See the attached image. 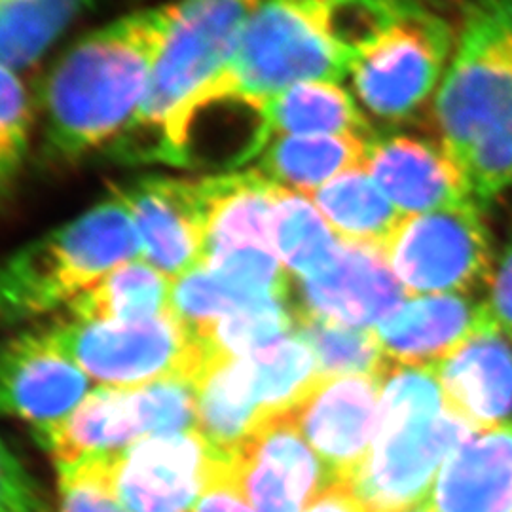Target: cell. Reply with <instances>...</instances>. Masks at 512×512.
I'll return each mask as SVG.
<instances>
[{
    "label": "cell",
    "instance_id": "6da1fadb",
    "mask_svg": "<svg viewBox=\"0 0 512 512\" xmlns=\"http://www.w3.org/2000/svg\"><path fill=\"white\" fill-rule=\"evenodd\" d=\"M177 16V2L137 10L78 40L48 76L44 148L74 162L118 141L133 122Z\"/></svg>",
    "mask_w": 512,
    "mask_h": 512
},
{
    "label": "cell",
    "instance_id": "7a4b0ae2",
    "mask_svg": "<svg viewBox=\"0 0 512 512\" xmlns=\"http://www.w3.org/2000/svg\"><path fill=\"white\" fill-rule=\"evenodd\" d=\"M435 120L482 209L512 188V0L465 2Z\"/></svg>",
    "mask_w": 512,
    "mask_h": 512
},
{
    "label": "cell",
    "instance_id": "3957f363",
    "mask_svg": "<svg viewBox=\"0 0 512 512\" xmlns=\"http://www.w3.org/2000/svg\"><path fill=\"white\" fill-rule=\"evenodd\" d=\"M260 0H179L143 105L116 141L124 162L190 165L188 114L232 61Z\"/></svg>",
    "mask_w": 512,
    "mask_h": 512
},
{
    "label": "cell",
    "instance_id": "277c9868",
    "mask_svg": "<svg viewBox=\"0 0 512 512\" xmlns=\"http://www.w3.org/2000/svg\"><path fill=\"white\" fill-rule=\"evenodd\" d=\"M351 63L353 57L330 31L321 0H260L232 61L196 97L188 114V137L203 110L222 103L253 110L296 84H340Z\"/></svg>",
    "mask_w": 512,
    "mask_h": 512
},
{
    "label": "cell",
    "instance_id": "5b68a950",
    "mask_svg": "<svg viewBox=\"0 0 512 512\" xmlns=\"http://www.w3.org/2000/svg\"><path fill=\"white\" fill-rule=\"evenodd\" d=\"M141 256L120 196L18 249L0 262V325H16L92 289L110 270Z\"/></svg>",
    "mask_w": 512,
    "mask_h": 512
},
{
    "label": "cell",
    "instance_id": "8992f818",
    "mask_svg": "<svg viewBox=\"0 0 512 512\" xmlns=\"http://www.w3.org/2000/svg\"><path fill=\"white\" fill-rule=\"evenodd\" d=\"M48 336L90 380L114 389L171 378L196 384L213 363L202 340L169 310L139 323L71 321Z\"/></svg>",
    "mask_w": 512,
    "mask_h": 512
},
{
    "label": "cell",
    "instance_id": "52a82bcc",
    "mask_svg": "<svg viewBox=\"0 0 512 512\" xmlns=\"http://www.w3.org/2000/svg\"><path fill=\"white\" fill-rule=\"evenodd\" d=\"M452 52V29L416 0L351 63L355 99L370 114L410 118L437 92Z\"/></svg>",
    "mask_w": 512,
    "mask_h": 512
},
{
    "label": "cell",
    "instance_id": "ba28073f",
    "mask_svg": "<svg viewBox=\"0 0 512 512\" xmlns=\"http://www.w3.org/2000/svg\"><path fill=\"white\" fill-rule=\"evenodd\" d=\"M382 251L408 296L469 294L494 275L492 236L478 203L404 217Z\"/></svg>",
    "mask_w": 512,
    "mask_h": 512
},
{
    "label": "cell",
    "instance_id": "9c48e42d",
    "mask_svg": "<svg viewBox=\"0 0 512 512\" xmlns=\"http://www.w3.org/2000/svg\"><path fill=\"white\" fill-rule=\"evenodd\" d=\"M452 414L380 423L372 450L349 486L368 512H406L427 501L442 465L475 435Z\"/></svg>",
    "mask_w": 512,
    "mask_h": 512
},
{
    "label": "cell",
    "instance_id": "30bf717a",
    "mask_svg": "<svg viewBox=\"0 0 512 512\" xmlns=\"http://www.w3.org/2000/svg\"><path fill=\"white\" fill-rule=\"evenodd\" d=\"M224 459L230 480L256 512H304L334 486L291 412L262 421Z\"/></svg>",
    "mask_w": 512,
    "mask_h": 512
},
{
    "label": "cell",
    "instance_id": "8fae6325",
    "mask_svg": "<svg viewBox=\"0 0 512 512\" xmlns=\"http://www.w3.org/2000/svg\"><path fill=\"white\" fill-rule=\"evenodd\" d=\"M198 431L137 440L114 454V486L128 512H190L220 461Z\"/></svg>",
    "mask_w": 512,
    "mask_h": 512
},
{
    "label": "cell",
    "instance_id": "7c38bea8",
    "mask_svg": "<svg viewBox=\"0 0 512 512\" xmlns=\"http://www.w3.org/2000/svg\"><path fill=\"white\" fill-rule=\"evenodd\" d=\"M302 437L327 467L332 484H348L365 465L380 423V378H321L291 410Z\"/></svg>",
    "mask_w": 512,
    "mask_h": 512
},
{
    "label": "cell",
    "instance_id": "4fadbf2b",
    "mask_svg": "<svg viewBox=\"0 0 512 512\" xmlns=\"http://www.w3.org/2000/svg\"><path fill=\"white\" fill-rule=\"evenodd\" d=\"M128 205L141 258L171 281L200 268L207 243L203 179L145 177L118 194Z\"/></svg>",
    "mask_w": 512,
    "mask_h": 512
},
{
    "label": "cell",
    "instance_id": "5bb4252c",
    "mask_svg": "<svg viewBox=\"0 0 512 512\" xmlns=\"http://www.w3.org/2000/svg\"><path fill=\"white\" fill-rule=\"evenodd\" d=\"M90 378L46 334L0 344V416L27 421L37 433L67 418L88 395Z\"/></svg>",
    "mask_w": 512,
    "mask_h": 512
},
{
    "label": "cell",
    "instance_id": "9a60e30c",
    "mask_svg": "<svg viewBox=\"0 0 512 512\" xmlns=\"http://www.w3.org/2000/svg\"><path fill=\"white\" fill-rule=\"evenodd\" d=\"M363 165L404 217L476 203L463 167L442 141L403 133L370 137Z\"/></svg>",
    "mask_w": 512,
    "mask_h": 512
},
{
    "label": "cell",
    "instance_id": "2e32d148",
    "mask_svg": "<svg viewBox=\"0 0 512 512\" xmlns=\"http://www.w3.org/2000/svg\"><path fill=\"white\" fill-rule=\"evenodd\" d=\"M296 289L294 310L361 329H376L410 298L382 249L344 241L329 268Z\"/></svg>",
    "mask_w": 512,
    "mask_h": 512
},
{
    "label": "cell",
    "instance_id": "e0dca14e",
    "mask_svg": "<svg viewBox=\"0 0 512 512\" xmlns=\"http://www.w3.org/2000/svg\"><path fill=\"white\" fill-rule=\"evenodd\" d=\"M385 357L397 365L429 366L448 359L478 334L503 330L471 294L410 296L376 327Z\"/></svg>",
    "mask_w": 512,
    "mask_h": 512
},
{
    "label": "cell",
    "instance_id": "ac0fdd59",
    "mask_svg": "<svg viewBox=\"0 0 512 512\" xmlns=\"http://www.w3.org/2000/svg\"><path fill=\"white\" fill-rule=\"evenodd\" d=\"M435 370L448 410L476 431L512 423V334H478Z\"/></svg>",
    "mask_w": 512,
    "mask_h": 512
},
{
    "label": "cell",
    "instance_id": "d6986e66",
    "mask_svg": "<svg viewBox=\"0 0 512 512\" xmlns=\"http://www.w3.org/2000/svg\"><path fill=\"white\" fill-rule=\"evenodd\" d=\"M425 503L435 512H512V423L465 440Z\"/></svg>",
    "mask_w": 512,
    "mask_h": 512
},
{
    "label": "cell",
    "instance_id": "ffe728a7",
    "mask_svg": "<svg viewBox=\"0 0 512 512\" xmlns=\"http://www.w3.org/2000/svg\"><path fill=\"white\" fill-rule=\"evenodd\" d=\"M258 126L241 164L255 160L275 139L315 135H355L370 139L359 101L338 82H304L262 101L253 109Z\"/></svg>",
    "mask_w": 512,
    "mask_h": 512
},
{
    "label": "cell",
    "instance_id": "44dd1931",
    "mask_svg": "<svg viewBox=\"0 0 512 512\" xmlns=\"http://www.w3.org/2000/svg\"><path fill=\"white\" fill-rule=\"evenodd\" d=\"M37 439L52 454L55 465H71L99 454H116L145 439L133 389L99 387L73 412Z\"/></svg>",
    "mask_w": 512,
    "mask_h": 512
},
{
    "label": "cell",
    "instance_id": "7402d4cb",
    "mask_svg": "<svg viewBox=\"0 0 512 512\" xmlns=\"http://www.w3.org/2000/svg\"><path fill=\"white\" fill-rule=\"evenodd\" d=\"M203 188L207 202L203 258L215 251L243 247L274 251L277 184L253 169L205 177Z\"/></svg>",
    "mask_w": 512,
    "mask_h": 512
},
{
    "label": "cell",
    "instance_id": "603a6c76",
    "mask_svg": "<svg viewBox=\"0 0 512 512\" xmlns=\"http://www.w3.org/2000/svg\"><path fill=\"white\" fill-rule=\"evenodd\" d=\"M368 139L355 135H315L275 139L256 156V171L272 183L311 196L319 188L365 162Z\"/></svg>",
    "mask_w": 512,
    "mask_h": 512
},
{
    "label": "cell",
    "instance_id": "cb8c5ba5",
    "mask_svg": "<svg viewBox=\"0 0 512 512\" xmlns=\"http://www.w3.org/2000/svg\"><path fill=\"white\" fill-rule=\"evenodd\" d=\"M344 243L384 249L403 213L385 198L365 165L348 169L310 196Z\"/></svg>",
    "mask_w": 512,
    "mask_h": 512
},
{
    "label": "cell",
    "instance_id": "d4e9b609",
    "mask_svg": "<svg viewBox=\"0 0 512 512\" xmlns=\"http://www.w3.org/2000/svg\"><path fill=\"white\" fill-rule=\"evenodd\" d=\"M173 281L135 258L110 270L69 304L78 323H139L169 310Z\"/></svg>",
    "mask_w": 512,
    "mask_h": 512
},
{
    "label": "cell",
    "instance_id": "484cf974",
    "mask_svg": "<svg viewBox=\"0 0 512 512\" xmlns=\"http://www.w3.org/2000/svg\"><path fill=\"white\" fill-rule=\"evenodd\" d=\"M239 365L262 420L291 412L323 378L313 351L296 332L239 357Z\"/></svg>",
    "mask_w": 512,
    "mask_h": 512
},
{
    "label": "cell",
    "instance_id": "4316f807",
    "mask_svg": "<svg viewBox=\"0 0 512 512\" xmlns=\"http://www.w3.org/2000/svg\"><path fill=\"white\" fill-rule=\"evenodd\" d=\"M342 239L315 207L310 196L277 190L274 209V251L296 281L323 274L340 253Z\"/></svg>",
    "mask_w": 512,
    "mask_h": 512
},
{
    "label": "cell",
    "instance_id": "83f0119b",
    "mask_svg": "<svg viewBox=\"0 0 512 512\" xmlns=\"http://www.w3.org/2000/svg\"><path fill=\"white\" fill-rule=\"evenodd\" d=\"M196 393V431L222 454L236 450L264 421L251 401L239 357L205 366L196 380Z\"/></svg>",
    "mask_w": 512,
    "mask_h": 512
},
{
    "label": "cell",
    "instance_id": "f1b7e54d",
    "mask_svg": "<svg viewBox=\"0 0 512 512\" xmlns=\"http://www.w3.org/2000/svg\"><path fill=\"white\" fill-rule=\"evenodd\" d=\"M93 0H0V63L14 71L46 54Z\"/></svg>",
    "mask_w": 512,
    "mask_h": 512
},
{
    "label": "cell",
    "instance_id": "f546056e",
    "mask_svg": "<svg viewBox=\"0 0 512 512\" xmlns=\"http://www.w3.org/2000/svg\"><path fill=\"white\" fill-rule=\"evenodd\" d=\"M294 311V332L310 346L323 378L365 374L376 376L389 365L376 330L349 327Z\"/></svg>",
    "mask_w": 512,
    "mask_h": 512
},
{
    "label": "cell",
    "instance_id": "4dcf8cb0",
    "mask_svg": "<svg viewBox=\"0 0 512 512\" xmlns=\"http://www.w3.org/2000/svg\"><path fill=\"white\" fill-rule=\"evenodd\" d=\"M294 332V311L287 300H258L222 317L198 338L211 359H236L266 348Z\"/></svg>",
    "mask_w": 512,
    "mask_h": 512
},
{
    "label": "cell",
    "instance_id": "1f68e13d",
    "mask_svg": "<svg viewBox=\"0 0 512 512\" xmlns=\"http://www.w3.org/2000/svg\"><path fill=\"white\" fill-rule=\"evenodd\" d=\"M446 410L435 365H397L389 361L385 366L380 374V423L439 416Z\"/></svg>",
    "mask_w": 512,
    "mask_h": 512
},
{
    "label": "cell",
    "instance_id": "d6a6232c",
    "mask_svg": "<svg viewBox=\"0 0 512 512\" xmlns=\"http://www.w3.org/2000/svg\"><path fill=\"white\" fill-rule=\"evenodd\" d=\"M251 302L258 300L245 298L224 283L219 275L200 266L173 281L169 311H173L188 329L200 336L219 323L222 317Z\"/></svg>",
    "mask_w": 512,
    "mask_h": 512
},
{
    "label": "cell",
    "instance_id": "836d02e7",
    "mask_svg": "<svg viewBox=\"0 0 512 512\" xmlns=\"http://www.w3.org/2000/svg\"><path fill=\"white\" fill-rule=\"evenodd\" d=\"M59 512H128L114 486V454L57 467Z\"/></svg>",
    "mask_w": 512,
    "mask_h": 512
},
{
    "label": "cell",
    "instance_id": "e575fe53",
    "mask_svg": "<svg viewBox=\"0 0 512 512\" xmlns=\"http://www.w3.org/2000/svg\"><path fill=\"white\" fill-rule=\"evenodd\" d=\"M31 110L16 71L0 63V200L18 179L29 152Z\"/></svg>",
    "mask_w": 512,
    "mask_h": 512
},
{
    "label": "cell",
    "instance_id": "d590c367",
    "mask_svg": "<svg viewBox=\"0 0 512 512\" xmlns=\"http://www.w3.org/2000/svg\"><path fill=\"white\" fill-rule=\"evenodd\" d=\"M145 439L196 431L198 393L190 380L171 378L133 389Z\"/></svg>",
    "mask_w": 512,
    "mask_h": 512
},
{
    "label": "cell",
    "instance_id": "8d00e7d4",
    "mask_svg": "<svg viewBox=\"0 0 512 512\" xmlns=\"http://www.w3.org/2000/svg\"><path fill=\"white\" fill-rule=\"evenodd\" d=\"M0 512H48L42 490L0 440Z\"/></svg>",
    "mask_w": 512,
    "mask_h": 512
},
{
    "label": "cell",
    "instance_id": "74e56055",
    "mask_svg": "<svg viewBox=\"0 0 512 512\" xmlns=\"http://www.w3.org/2000/svg\"><path fill=\"white\" fill-rule=\"evenodd\" d=\"M488 287V308L492 311L497 325L512 334V228L505 251L495 264L494 275Z\"/></svg>",
    "mask_w": 512,
    "mask_h": 512
},
{
    "label": "cell",
    "instance_id": "f35d334b",
    "mask_svg": "<svg viewBox=\"0 0 512 512\" xmlns=\"http://www.w3.org/2000/svg\"><path fill=\"white\" fill-rule=\"evenodd\" d=\"M190 512H256L230 480L224 454L220 456L219 467L211 484Z\"/></svg>",
    "mask_w": 512,
    "mask_h": 512
},
{
    "label": "cell",
    "instance_id": "ab89813d",
    "mask_svg": "<svg viewBox=\"0 0 512 512\" xmlns=\"http://www.w3.org/2000/svg\"><path fill=\"white\" fill-rule=\"evenodd\" d=\"M304 512H368L363 501L346 484H334Z\"/></svg>",
    "mask_w": 512,
    "mask_h": 512
},
{
    "label": "cell",
    "instance_id": "60d3db41",
    "mask_svg": "<svg viewBox=\"0 0 512 512\" xmlns=\"http://www.w3.org/2000/svg\"><path fill=\"white\" fill-rule=\"evenodd\" d=\"M406 512H435L427 503H421V505H418V507H414V509H410V511Z\"/></svg>",
    "mask_w": 512,
    "mask_h": 512
}]
</instances>
